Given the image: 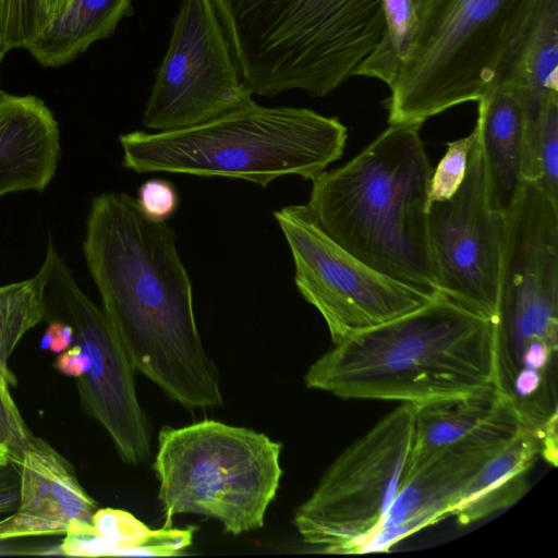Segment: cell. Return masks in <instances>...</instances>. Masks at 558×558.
<instances>
[{
	"mask_svg": "<svg viewBox=\"0 0 558 558\" xmlns=\"http://www.w3.org/2000/svg\"><path fill=\"white\" fill-rule=\"evenodd\" d=\"M83 253L133 368L186 408L221 405L174 230L145 216L131 195L107 192L92 199Z\"/></svg>",
	"mask_w": 558,
	"mask_h": 558,
	"instance_id": "cell-1",
	"label": "cell"
},
{
	"mask_svg": "<svg viewBox=\"0 0 558 558\" xmlns=\"http://www.w3.org/2000/svg\"><path fill=\"white\" fill-rule=\"evenodd\" d=\"M305 384L339 398L413 405L490 392L493 322L438 292L333 344L310 366Z\"/></svg>",
	"mask_w": 558,
	"mask_h": 558,
	"instance_id": "cell-2",
	"label": "cell"
},
{
	"mask_svg": "<svg viewBox=\"0 0 558 558\" xmlns=\"http://www.w3.org/2000/svg\"><path fill=\"white\" fill-rule=\"evenodd\" d=\"M421 126L389 124L350 161L314 178L304 207L354 257L434 295L427 222L433 168Z\"/></svg>",
	"mask_w": 558,
	"mask_h": 558,
	"instance_id": "cell-3",
	"label": "cell"
},
{
	"mask_svg": "<svg viewBox=\"0 0 558 558\" xmlns=\"http://www.w3.org/2000/svg\"><path fill=\"white\" fill-rule=\"evenodd\" d=\"M252 94L340 87L380 43L383 0H211Z\"/></svg>",
	"mask_w": 558,
	"mask_h": 558,
	"instance_id": "cell-4",
	"label": "cell"
},
{
	"mask_svg": "<svg viewBox=\"0 0 558 558\" xmlns=\"http://www.w3.org/2000/svg\"><path fill=\"white\" fill-rule=\"evenodd\" d=\"M348 130L337 117L254 100L206 122L121 134L122 166L137 173L223 177L266 187L283 175L313 180L340 159Z\"/></svg>",
	"mask_w": 558,
	"mask_h": 558,
	"instance_id": "cell-5",
	"label": "cell"
},
{
	"mask_svg": "<svg viewBox=\"0 0 558 558\" xmlns=\"http://www.w3.org/2000/svg\"><path fill=\"white\" fill-rule=\"evenodd\" d=\"M554 0H412L414 27L386 100L388 123L423 124L478 101Z\"/></svg>",
	"mask_w": 558,
	"mask_h": 558,
	"instance_id": "cell-6",
	"label": "cell"
},
{
	"mask_svg": "<svg viewBox=\"0 0 558 558\" xmlns=\"http://www.w3.org/2000/svg\"><path fill=\"white\" fill-rule=\"evenodd\" d=\"M280 451L265 434L218 421L165 426L153 464L163 527L177 514L194 513L233 535L260 529L282 475Z\"/></svg>",
	"mask_w": 558,
	"mask_h": 558,
	"instance_id": "cell-7",
	"label": "cell"
},
{
	"mask_svg": "<svg viewBox=\"0 0 558 558\" xmlns=\"http://www.w3.org/2000/svg\"><path fill=\"white\" fill-rule=\"evenodd\" d=\"M505 216L494 367L497 386L510 390L557 373L558 204L524 181Z\"/></svg>",
	"mask_w": 558,
	"mask_h": 558,
	"instance_id": "cell-8",
	"label": "cell"
},
{
	"mask_svg": "<svg viewBox=\"0 0 558 558\" xmlns=\"http://www.w3.org/2000/svg\"><path fill=\"white\" fill-rule=\"evenodd\" d=\"M415 411L400 403L327 469L294 513L305 544L324 554H359L410 474Z\"/></svg>",
	"mask_w": 558,
	"mask_h": 558,
	"instance_id": "cell-9",
	"label": "cell"
},
{
	"mask_svg": "<svg viewBox=\"0 0 558 558\" xmlns=\"http://www.w3.org/2000/svg\"><path fill=\"white\" fill-rule=\"evenodd\" d=\"M294 263V282L323 316L333 344L411 313L434 295L371 268L328 236L304 205L274 213Z\"/></svg>",
	"mask_w": 558,
	"mask_h": 558,
	"instance_id": "cell-10",
	"label": "cell"
},
{
	"mask_svg": "<svg viewBox=\"0 0 558 558\" xmlns=\"http://www.w3.org/2000/svg\"><path fill=\"white\" fill-rule=\"evenodd\" d=\"M253 101L211 0H182L143 124L159 131L193 126Z\"/></svg>",
	"mask_w": 558,
	"mask_h": 558,
	"instance_id": "cell-11",
	"label": "cell"
},
{
	"mask_svg": "<svg viewBox=\"0 0 558 558\" xmlns=\"http://www.w3.org/2000/svg\"><path fill=\"white\" fill-rule=\"evenodd\" d=\"M46 256V300L73 327L74 343L90 360L87 372L76 378L81 403L106 429L123 462H144L150 457L151 432L136 396L135 369L102 310L81 290L51 239Z\"/></svg>",
	"mask_w": 558,
	"mask_h": 558,
	"instance_id": "cell-12",
	"label": "cell"
},
{
	"mask_svg": "<svg viewBox=\"0 0 558 558\" xmlns=\"http://www.w3.org/2000/svg\"><path fill=\"white\" fill-rule=\"evenodd\" d=\"M457 193L428 206V240L437 291L494 319L498 305L506 216L488 201L480 125Z\"/></svg>",
	"mask_w": 558,
	"mask_h": 558,
	"instance_id": "cell-13",
	"label": "cell"
},
{
	"mask_svg": "<svg viewBox=\"0 0 558 558\" xmlns=\"http://www.w3.org/2000/svg\"><path fill=\"white\" fill-rule=\"evenodd\" d=\"M521 426L517 414H510L430 457L410 472L376 532L407 522L422 530L449 517L474 475Z\"/></svg>",
	"mask_w": 558,
	"mask_h": 558,
	"instance_id": "cell-14",
	"label": "cell"
},
{
	"mask_svg": "<svg viewBox=\"0 0 558 558\" xmlns=\"http://www.w3.org/2000/svg\"><path fill=\"white\" fill-rule=\"evenodd\" d=\"M60 131L45 102L32 95L0 94V197L43 192L54 177Z\"/></svg>",
	"mask_w": 558,
	"mask_h": 558,
	"instance_id": "cell-15",
	"label": "cell"
},
{
	"mask_svg": "<svg viewBox=\"0 0 558 558\" xmlns=\"http://www.w3.org/2000/svg\"><path fill=\"white\" fill-rule=\"evenodd\" d=\"M529 108L521 90L499 81L477 101L488 201L501 215L512 208L524 183V134Z\"/></svg>",
	"mask_w": 558,
	"mask_h": 558,
	"instance_id": "cell-16",
	"label": "cell"
},
{
	"mask_svg": "<svg viewBox=\"0 0 558 558\" xmlns=\"http://www.w3.org/2000/svg\"><path fill=\"white\" fill-rule=\"evenodd\" d=\"M16 469L17 512L64 532L73 520H92L97 502L81 486L72 464L47 441L33 435Z\"/></svg>",
	"mask_w": 558,
	"mask_h": 558,
	"instance_id": "cell-17",
	"label": "cell"
},
{
	"mask_svg": "<svg viewBox=\"0 0 558 558\" xmlns=\"http://www.w3.org/2000/svg\"><path fill=\"white\" fill-rule=\"evenodd\" d=\"M542 453L539 435L521 426L474 475L451 509L460 525H469L520 500L527 473Z\"/></svg>",
	"mask_w": 558,
	"mask_h": 558,
	"instance_id": "cell-18",
	"label": "cell"
},
{
	"mask_svg": "<svg viewBox=\"0 0 558 558\" xmlns=\"http://www.w3.org/2000/svg\"><path fill=\"white\" fill-rule=\"evenodd\" d=\"M415 434L410 472L437 452L478 433L513 409L496 390L415 405Z\"/></svg>",
	"mask_w": 558,
	"mask_h": 558,
	"instance_id": "cell-19",
	"label": "cell"
},
{
	"mask_svg": "<svg viewBox=\"0 0 558 558\" xmlns=\"http://www.w3.org/2000/svg\"><path fill=\"white\" fill-rule=\"evenodd\" d=\"M132 13V0H76L27 50L44 66L66 64Z\"/></svg>",
	"mask_w": 558,
	"mask_h": 558,
	"instance_id": "cell-20",
	"label": "cell"
},
{
	"mask_svg": "<svg viewBox=\"0 0 558 558\" xmlns=\"http://www.w3.org/2000/svg\"><path fill=\"white\" fill-rule=\"evenodd\" d=\"M501 80L514 84L526 99V141L534 132L544 101L558 95V0L545 8Z\"/></svg>",
	"mask_w": 558,
	"mask_h": 558,
	"instance_id": "cell-21",
	"label": "cell"
},
{
	"mask_svg": "<svg viewBox=\"0 0 558 558\" xmlns=\"http://www.w3.org/2000/svg\"><path fill=\"white\" fill-rule=\"evenodd\" d=\"M49 259L29 279L0 287V385L14 387L8 362L23 336L47 314L46 287Z\"/></svg>",
	"mask_w": 558,
	"mask_h": 558,
	"instance_id": "cell-22",
	"label": "cell"
},
{
	"mask_svg": "<svg viewBox=\"0 0 558 558\" xmlns=\"http://www.w3.org/2000/svg\"><path fill=\"white\" fill-rule=\"evenodd\" d=\"M386 28L375 50L363 61L355 76L395 81L414 27L412 0H383Z\"/></svg>",
	"mask_w": 558,
	"mask_h": 558,
	"instance_id": "cell-23",
	"label": "cell"
},
{
	"mask_svg": "<svg viewBox=\"0 0 558 558\" xmlns=\"http://www.w3.org/2000/svg\"><path fill=\"white\" fill-rule=\"evenodd\" d=\"M523 179L558 204V95L549 96L542 106L524 154Z\"/></svg>",
	"mask_w": 558,
	"mask_h": 558,
	"instance_id": "cell-24",
	"label": "cell"
},
{
	"mask_svg": "<svg viewBox=\"0 0 558 558\" xmlns=\"http://www.w3.org/2000/svg\"><path fill=\"white\" fill-rule=\"evenodd\" d=\"M47 28L41 0H0V49H27Z\"/></svg>",
	"mask_w": 558,
	"mask_h": 558,
	"instance_id": "cell-25",
	"label": "cell"
},
{
	"mask_svg": "<svg viewBox=\"0 0 558 558\" xmlns=\"http://www.w3.org/2000/svg\"><path fill=\"white\" fill-rule=\"evenodd\" d=\"M475 135L474 128L468 136L448 143L444 157L432 172L428 206L433 202L451 198L459 190L465 177L469 155Z\"/></svg>",
	"mask_w": 558,
	"mask_h": 558,
	"instance_id": "cell-26",
	"label": "cell"
},
{
	"mask_svg": "<svg viewBox=\"0 0 558 558\" xmlns=\"http://www.w3.org/2000/svg\"><path fill=\"white\" fill-rule=\"evenodd\" d=\"M90 523L110 547V556H128V553L149 531L130 512L112 508L97 509Z\"/></svg>",
	"mask_w": 558,
	"mask_h": 558,
	"instance_id": "cell-27",
	"label": "cell"
},
{
	"mask_svg": "<svg viewBox=\"0 0 558 558\" xmlns=\"http://www.w3.org/2000/svg\"><path fill=\"white\" fill-rule=\"evenodd\" d=\"M136 202L145 216L166 221L178 209L179 195L171 182L155 178L141 184Z\"/></svg>",
	"mask_w": 558,
	"mask_h": 558,
	"instance_id": "cell-28",
	"label": "cell"
},
{
	"mask_svg": "<svg viewBox=\"0 0 558 558\" xmlns=\"http://www.w3.org/2000/svg\"><path fill=\"white\" fill-rule=\"evenodd\" d=\"M194 527L149 530L128 556H173L192 544Z\"/></svg>",
	"mask_w": 558,
	"mask_h": 558,
	"instance_id": "cell-29",
	"label": "cell"
},
{
	"mask_svg": "<svg viewBox=\"0 0 558 558\" xmlns=\"http://www.w3.org/2000/svg\"><path fill=\"white\" fill-rule=\"evenodd\" d=\"M64 556L98 557L110 556L108 544L96 533L90 521L73 520L59 546Z\"/></svg>",
	"mask_w": 558,
	"mask_h": 558,
	"instance_id": "cell-30",
	"label": "cell"
},
{
	"mask_svg": "<svg viewBox=\"0 0 558 558\" xmlns=\"http://www.w3.org/2000/svg\"><path fill=\"white\" fill-rule=\"evenodd\" d=\"M74 343V329L65 320L54 319L49 323L40 339V348L61 353Z\"/></svg>",
	"mask_w": 558,
	"mask_h": 558,
	"instance_id": "cell-31",
	"label": "cell"
},
{
	"mask_svg": "<svg viewBox=\"0 0 558 558\" xmlns=\"http://www.w3.org/2000/svg\"><path fill=\"white\" fill-rule=\"evenodd\" d=\"M90 364L87 352L74 343L54 360L53 367L63 375L78 378L84 375Z\"/></svg>",
	"mask_w": 558,
	"mask_h": 558,
	"instance_id": "cell-32",
	"label": "cell"
},
{
	"mask_svg": "<svg viewBox=\"0 0 558 558\" xmlns=\"http://www.w3.org/2000/svg\"><path fill=\"white\" fill-rule=\"evenodd\" d=\"M9 464L0 466V514L12 510L19 502V472L15 466L8 470Z\"/></svg>",
	"mask_w": 558,
	"mask_h": 558,
	"instance_id": "cell-33",
	"label": "cell"
},
{
	"mask_svg": "<svg viewBox=\"0 0 558 558\" xmlns=\"http://www.w3.org/2000/svg\"><path fill=\"white\" fill-rule=\"evenodd\" d=\"M75 1L76 0H41L47 19V28L52 22L64 14Z\"/></svg>",
	"mask_w": 558,
	"mask_h": 558,
	"instance_id": "cell-34",
	"label": "cell"
},
{
	"mask_svg": "<svg viewBox=\"0 0 558 558\" xmlns=\"http://www.w3.org/2000/svg\"><path fill=\"white\" fill-rule=\"evenodd\" d=\"M9 463V451L3 446H0V466L7 465Z\"/></svg>",
	"mask_w": 558,
	"mask_h": 558,
	"instance_id": "cell-35",
	"label": "cell"
},
{
	"mask_svg": "<svg viewBox=\"0 0 558 558\" xmlns=\"http://www.w3.org/2000/svg\"><path fill=\"white\" fill-rule=\"evenodd\" d=\"M3 57H4V56L1 53V49H0V63H1L2 59H3ZM1 93H2V90L0 89V94H1Z\"/></svg>",
	"mask_w": 558,
	"mask_h": 558,
	"instance_id": "cell-36",
	"label": "cell"
}]
</instances>
